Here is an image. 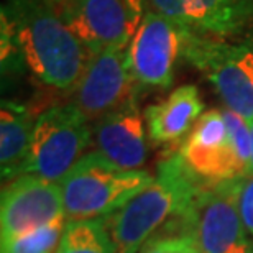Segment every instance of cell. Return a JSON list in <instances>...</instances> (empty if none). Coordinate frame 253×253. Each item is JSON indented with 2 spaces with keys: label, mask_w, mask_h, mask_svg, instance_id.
<instances>
[{
  "label": "cell",
  "mask_w": 253,
  "mask_h": 253,
  "mask_svg": "<svg viewBox=\"0 0 253 253\" xmlns=\"http://www.w3.org/2000/svg\"><path fill=\"white\" fill-rule=\"evenodd\" d=\"M2 10L15 28L23 63L40 83L58 90L78 85L94 56L49 0H8Z\"/></svg>",
  "instance_id": "obj_1"
},
{
  "label": "cell",
  "mask_w": 253,
  "mask_h": 253,
  "mask_svg": "<svg viewBox=\"0 0 253 253\" xmlns=\"http://www.w3.org/2000/svg\"><path fill=\"white\" fill-rule=\"evenodd\" d=\"M202 188L204 184L189 171L179 151L166 156L145 189L104 217L117 253H138L161 227L188 209Z\"/></svg>",
  "instance_id": "obj_2"
},
{
  "label": "cell",
  "mask_w": 253,
  "mask_h": 253,
  "mask_svg": "<svg viewBox=\"0 0 253 253\" xmlns=\"http://www.w3.org/2000/svg\"><path fill=\"white\" fill-rule=\"evenodd\" d=\"M155 179L145 169H122L99 151L85 153L59 181L66 222L104 219Z\"/></svg>",
  "instance_id": "obj_3"
},
{
  "label": "cell",
  "mask_w": 253,
  "mask_h": 253,
  "mask_svg": "<svg viewBox=\"0 0 253 253\" xmlns=\"http://www.w3.org/2000/svg\"><path fill=\"white\" fill-rule=\"evenodd\" d=\"M183 58L206 76L227 109L252 122L253 40L230 43L188 30Z\"/></svg>",
  "instance_id": "obj_4"
},
{
  "label": "cell",
  "mask_w": 253,
  "mask_h": 253,
  "mask_svg": "<svg viewBox=\"0 0 253 253\" xmlns=\"http://www.w3.org/2000/svg\"><path fill=\"white\" fill-rule=\"evenodd\" d=\"M92 140L90 120L73 102L53 105L37 117L27 174L59 183Z\"/></svg>",
  "instance_id": "obj_5"
},
{
  "label": "cell",
  "mask_w": 253,
  "mask_h": 253,
  "mask_svg": "<svg viewBox=\"0 0 253 253\" xmlns=\"http://www.w3.org/2000/svg\"><path fill=\"white\" fill-rule=\"evenodd\" d=\"M244 179L204 186L189 207L178 215L194 234L202 253H230L249 240L240 214V192Z\"/></svg>",
  "instance_id": "obj_6"
},
{
  "label": "cell",
  "mask_w": 253,
  "mask_h": 253,
  "mask_svg": "<svg viewBox=\"0 0 253 253\" xmlns=\"http://www.w3.org/2000/svg\"><path fill=\"white\" fill-rule=\"evenodd\" d=\"M92 54L130 44L141 22L143 0H49Z\"/></svg>",
  "instance_id": "obj_7"
},
{
  "label": "cell",
  "mask_w": 253,
  "mask_h": 253,
  "mask_svg": "<svg viewBox=\"0 0 253 253\" xmlns=\"http://www.w3.org/2000/svg\"><path fill=\"white\" fill-rule=\"evenodd\" d=\"M130 44L105 48L95 53L83 78L73 89V102L90 122L136 99L138 87L128 61Z\"/></svg>",
  "instance_id": "obj_8"
},
{
  "label": "cell",
  "mask_w": 253,
  "mask_h": 253,
  "mask_svg": "<svg viewBox=\"0 0 253 253\" xmlns=\"http://www.w3.org/2000/svg\"><path fill=\"white\" fill-rule=\"evenodd\" d=\"M188 28L156 12L145 13L128 46L131 74L141 87H169Z\"/></svg>",
  "instance_id": "obj_9"
},
{
  "label": "cell",
  "mask_w": 253,
  "mask_h": 253,
  "mask_svg": "<svg viewBox=\"0 0 253 253\" xmlns=\"http://www.w3.org/2000/svg\"><path fill=\"white\" fill-rule=\"evenodd\" d=\"M59 219H64V209L58 183L35 174H23L3 188L0 202L2 242Z\"/></svg>",
  "instance_id": "obj_10"
},
{
  "label": "cell",
  "mask_w": 253,
  "mask_h": 253,
  "mask_svg": "<svg viewBox=\"0 0 253 253\" xmlns=\"http://www.w3.org/2000/svg\"><path fill=\"white\" fill-rule=\"evenodd\" d=\"M178 151L191 173L204 186L247 178L230 146L220 110L202 114Z\"/></svg>",
  "instance_id": "obj_11"
},
{
  "label": "cell",
  "mask_w": 253,
  "mask_h": 253,
  "mask_svg": "<svg viewBox=\"0 0 253 253\" xmlns=\"http://www.w3.org/2000/svg\"><path fill=\"white\" fill-rule=\"evenodd\" d=\"M151 12L204 37L227 38L253 23V0H146Z\"/></svg>",
  "instance_id": "obj_12"
},
{
  "label": "cell",
  "mask_w": 253,
  "mask_h": 253,
  "mask_svg": "<svg viewBox=\"0 0 253 253\" xmlns=\"http://www.w3.org/2000/svg\"><path fill=\"white\" fill-rule=\"evenodd\" d=\"M136 99L104 115L92 125L95 151L122 169H141L148 146Z\"/></svg>",
  "instance_id": "obj_13"
},
{
  "label": "cell",
  "mask_w": 253,
  "mask_h": 253,
  "mask_svg": "<svg viewBox=\"0 0 253 253\" xmlns=\"http://www.w3.org/2000/svg\"><path fill=\"white\" fill-rule=\"evenodd\" d=\"M204 110L199 89L196 85H181L165 100L145 110L148 136L155 143H171L181 140L192 130Z\"/></svg>",
  "instance_id": "obj_14"
},
{
  "label": "cell",
  "mask_w": 253,
  "mask_h": 253,
  "mask_svg": "<svg viewBox=\"0 0 253 253\" xmlns=\"http://www.w3.org/2000/svg\"><path fill=\"white\" fill-rule=\"evenodd\" d=\"M37 119L25 105L2 100L0 110V169L2 181L27 174L32 138Z\"/></svg>",
  "instance_id": "obj_15"
},
{
  "label": "cell",
  "mask_w": 253,
  "mask_h": 253,
  "mask_svg": "<svg viewBox=\"0 0 253 253\" xmlns=\"http://www.w3.org/2000/svg\"><path fill=\"white\" fill-rule=\"evenodd\" d=\"M56 253H117L104 219L66 222Z\"/></svg>",
  "instance_id": "obj_16"
},
{
  "label": "cell",
  "mask_w": 253,
  "mask_h": 253,
  "mask_svg": "<svg viewBox=\"0 0 253 253\" xmlns=\"http://www.w3.org/2000/svg\"><path fill=\"white\" fill-rule=\"evenodd\" d=\"M138 253H202V250L194 234L174 217L161 227Z\"/></svg>",
  "instance_id": "obj_17"
},
{
  "label": "cell",
  "mask_w": 253,
  "mask_h": 253,
  "mask_svg": "<svg viewBox=\"0 0 253 253\" xmlns=\"http://www.w3.org/2000/svg\"><path fill=\"white\" fill-rule=\"evenodd\" d=\"M66 219L54 220L15 239L2 242V253H56Z\"/></svg>",
  "instance_id": "obj_18"
},
{
  "label": "cell",
  "mask_w": 253,
  "mask_h": 253,
  "mask_svg": "<svg viewBox=\"0 0 253 253\" xmlns=\"http://www.w3.org/2000/svg\"><path fill=\"white\" fill-rule=\"evenodd\" d=\"M224 119L229 131V141L237 156L242 171L245 176H250L252 169V131L250 124L239 114L232 110H224Z\"/></svg>",
  "instance_id": "obj_19"
},
{
  "label": "cell",
  "mask_w": 253,
  "mask_h": 253,
  "mask_svg": "<svg viewBox=\"0 0 253 253\" xmlns=\"http://www.w3.org/2000/svg\"><path fill=\"white\" fill-rule=\"evenodd\" d=\"M240 214L242 220L249 235L253 240V174L247 176L242 183V192H240Z\"/></svg>",
  "instance_id": "obj_20"
},
{
  "label": "cell",
  "mask_w": 253,
  "mask_h": 253,
  "mask_svg": "<svg viewBox=\"0 0 253 253\" xmlns=\"http://www.w3.org/2000/svg\"><path fill=\"white\" fill-rule=\"evenodd\" d=\"M230 253H253V240H247Z\"/></svg>",
  "instance_id": "obj_21"
},
{
  "label": "cell",
  "mask_w": 253,
  "mask_h": 253,
  "mask_svg": "<svg viewBox=\"0 0 253 253\" xmlns=\"http://www.w3.org/2000/svg\"><path fill=\"white\" fill-rule=\"evenodd\" d=\"M250 131H252V169H250V174H253V120L250 122Z\"/></svg>",
  "instance_id": "obj_22"
}]
</instances>
